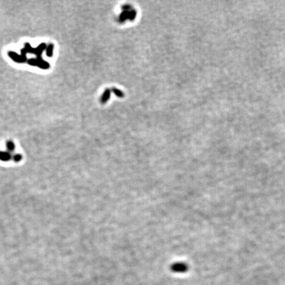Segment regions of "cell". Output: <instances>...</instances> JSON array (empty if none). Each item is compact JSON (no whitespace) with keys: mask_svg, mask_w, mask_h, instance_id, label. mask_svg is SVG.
Wrapping results in <instances>:
<instances>
[{"mask_svg":"<svg viewBox=\"0 0 285 285\" xmlns=\"http://www.w3.org/2000/svg\"><path fill=\"white\" fill-rule=\"evenodd\" d=\"M110 95V89H106L105 92L104 93L103 97L101 98V103L103 104L106 103V102L108 101V100L109 99Z\"/></svg>","mask_w":285,"mask_h":285,"instance_id":"7a4b0ae2","label":"cell"},{"mask_svg":"<svg viewBox=\"0 0 285 285\" xmlns=\"http://www.w3.org/2000/svg\"><path fill=\"white\" fill-rule=\"evenodd\" d=\"M186 269L187 266L184 263H176L172 266V270L175 272H178V273L186 271Z\"/></svg>","mask_w":285,"mask_h":285,"instance_id":"6da1fadb","label":"cell"},{"mask_svg":"<svg viewBox=\"0 0 285 285\" xmlns=\"http://www.w3.org/2000/svg\"><path fill=\"white\" fill-rule=\"evenodd\" d=\"M112 92L114 93L116 96H117V97L119 98H123L124 97V93H123L122 91L119 90V89H116V88H113L112 89Z\"/></svg>","mask_w":285,"mask_h":285,"instance_id":"3957f363","label":"cell"},{"mask_svg":"<svg viewBox=\"0 0 285 285\" xmlns=\"http://www.w3.org/2000/svg\"><path fill=\"white\" fill-rule=\"evenodd\" d=\"M130 8H131V7H130L129 5H125L124 6H123V9H124L125 11H129Z\"/></svg>","mask_w":285,"mask_h":285,"instance_id":"8992f818","label":"cell"},{"mask_svg":"<svg viewBox=\"0 0 285 285\" xmlns=\"http://www.w3.org/2000/svg\"><path fill=\"white\" fill-rule=\"evenodd\" d=\"M48 50L47 52V55L51 56L52 54V50H53V47H52V46H50L48 48Z\"/></svg>","mask_w":285,"mask_h":285,"instance_id":"5b68a950","label":"cell"},{"mask_svg":"<svg viewBox=\"0 0 285 285\" xmlns=\"http://www.w3.org/2000/svg\"><path fill=\"white\" fill-rule=\"evenodd\" d=\"M135 16H136L135 10L133 9L132 11H130L129 12V14H128V19L133 21L135 18Z\"/></svg>","mask_w":285,"mask_h":285,"instance_id":"277c9868","label":"cell"}]
</instances>
